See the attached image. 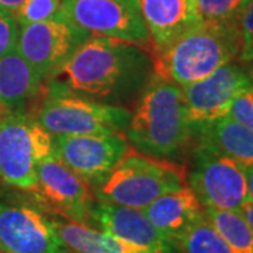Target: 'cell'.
<instances>
[{
  "label": "cell",
  "instance_id": "cell-33",
  "mask_svg": "<svg viewBox=\"0 0 253 253\" xmlns=\"http://www.w3.org/2000/svg\"><path fill=\"white\" fill-rule=\"evenodd\" d=\"M251 72H252V71H251Z\"/></svg>",
  "mask_w": 253,
  "mask_h": 253
},
{
  "label": "cell",
  "instance_id": "cell-22",
  "mask_svg": "<svg viewBox=\"0 0 253 253\" xmlns=\"http://www.w3.org/2000/svg\"><path fill=\"white\" fill-rule=\"evenodd\" d=\"M252 0H194L203 21H239Z\"/></svg>",
  "mask_w": 253,
  "mask_h": 253
},
{
  "label": "cell",
  "instance_id": "cell-21",
  "mask_svg": "<svg viewBox=\"0 0 253 253\" xmlns=\"http://www.w3.org/2000/svg\"><path fill=\"white\" fill-rule=\"evenodd\" d=\"M173 246L174 253H234L211 225L204 210L173 242Z\"/></svg>",
  "mask_w": 253,
  "mask_h": 253
},
{
  "label": "cell",
  "instance_id": "cell-6",
  "mask_svg": "<svg viewBox=\"0 0 253 253\" xmlns=\"http://www.w3.org/2000/svg\"><path fill=\"white\" fill-rule=\"evenodd\" d=\"M54 155L52 136L30 111L0 117V180L33 193L38 163Z\"/></svg>",
  "mask_w": 253,
  "mask_h": 253
},
{
  "label": "cell",
  "instance_id": "cell-4",
  "mask_svg": "<svg viewBox=\"0 0 253 253\" xmlns=\"http://www.w3.org/2000/svg\"><path fill=\"white\" fill-rule=\"evenodd\" d=\"M186 183L187 173L183 165L142 154L129 145L109 176L94 186V199L144 210L159 196Z\"/></svg>",
  "mask_w": 253,
  "mask_h": 253
},
{
  "label": "cell",
  "instance_id": "cell-16",
  "mask_svg": "<svg viewBox=\"0 0 253 253\" xmlns=\"http://www.w3.org/2000/svg\"><path fill=\"white\" fill-rule=\"evenodd\" d=\"M136 7L149 34V51L162 49L201 21L194 0H136Z\"/></svg>",
  "mask_w": 253,
  "mask_h": 253
},
{
  "label": "cell",
  "instance_id": "cell-9",
  "mask_svg": "<svg viewBox=\"0 0 253 253\" xmlns=\"http://www.w3.org/2000/svg\"><path fill=\"white\" fill-rule=\"evenodd\" d=\"M62 11L87 34L149 46V34L136 4L126 0H61Z\"/></svg>",
  "mask_w": 253,
  "mask_h": 253
},
{
  "label": "cell",
  "instance_id": "cell-17",
  "mask_svg": "<svg viewBox=\"0 0 253 253\" xmlns=\"http://www.w3.org/2000/svg\"><path fill=\"white\" fill-rule=\"evenodd\" d=\"M197 145L225 155L242 168L253 166V132L229 116L194 124Z\"/></svg>",
  "mask_w": 253,
  "mask_h": 253
},
{
  "label": "cell",
  "instance_id": "cell-5",
  "mask_svg": "<svg viewBox=\"0 0 253 253\" xmlns=\"http://www.w3.org/2000/svg\"><path fill=\"white\" fill-rule=\"evenodd\" d=\"M46 87V86H45ZM51 136L124 132L131 113L68 91L49 90L31 111Z\"/></svg>",
  "mask_w": 253,
  "mask_h": 253
},
{
  "label": "cell",
  "instance_id": "cell-3",
  "mask_svg": "<svg viewBox=\"0 0 253 253\" xmlns=\"http://www.w3.org/2000/svg\"><path fill=\"white\" fill-rule=\"evenodd\" d=\"M126 136L142 154L163 159L179 156L194 139L180 86L154 75L131 114Z\"/></svg>",
  "mask_w": 253,
  "mask_h": 253
},
{
  "label": "cell",
  "instance_id": "cell-28",
  "mask_svg": "<svg viewBox=\"0 0 253 253\" xmlns=\"http://www.w3.org/2000/svg\"><path fill=\"white\" fill-rule=\"evenodd\" d=\"M239 211L246 218V221L249 222V225L252 226L253 229V201H246L244 206L239 208Z\"/></svg>",
  "mask_w": 253,
  "mask_h": 253
},
{
  "label": "cell",
  "instance_id": "cell-19",
  "mask_svg": "<svg viewBox=\"0 0 253 253\" xmlns=\"http://www.w3.org/2000/svg\"><path fill=\"white\" fill-rule=\"evenodd\" d=\"M52 224L69 253H155L87 224L55 218Z\"/></svg>",
  "mask_w": 253,
  "mask_h": 253
},
{
  "label": "cell",
  "instance_id": "cell-12",
  "mask_svg": "<svg viewBox=\"0 0 253 253\" xmlns=\"http://www.w3.org/2000/svg\"><path fill=\"white\" fill-rule=\"evenodd\" d=\"M0 252L69 253L44 210L0 201Z\"/></svg>",
  "mask_w": 253,
  "mask_h": 253
},
{
  "label": "cell",
  "instance_id": "cell-30",
  "mask_svg": "<svg viewBox=\"0 0 253 253\" xmlns=\"http://www.w3.org/2000/svg\"><path fill=\"white\" fill-rule=\"evenodd\" d=\"M249 73V76H251V87H249V94H251V97H252L253 100V71L252 72H248Z\"/></svg>",
  "mask_w": 253,
  "mask_h": 253
},
{
  "label": "cell",
  "instance_id": "cell-34",
  "mask_svg": "<svg viewBox=\"0 0 253 253\" xmlns=\"http://www.w3.org/2000/svg\"><path fill=\"white\" fill-rule=\"evenodd\" d=\"M0 253H1V252H0Z\"/></svg>",
  "mask_w": 253,
  "mask_h": 253
},
{
  "label": "cell",
  "instance_id": "cell-32",
  "mask_svg": "<svg viewBox=\"0 0 253 253\" xmlns=\"http://www.w3.org/2000/svg\"><path fill=\"white\" fill-rule=\"evenodd\" d=\"M251 71H253V65H251ZM251 71H249V72H251Z\"/></svg>",
  "mask_w": 253,
  "mask_h": 253
},
{
  "label": "cell",
  "instance_id": "cell-29",
  "mask_svg": "<svg viewBox=\"0 0 253 253\" xmlns=\"http://www.w3.org/2000/svg\"><path fill=\"white\" fill-rule=\"evenodd\" d=\"M246 186H248V201H253V166L245 169Z\"/></svg>",
  "mask_w": 253,
  "mask_h": 253
},
{
  "label": "cell",
  "instance_id": "cell-2",
  "mask_svg": "<svg viewBox=\"0 0 253 253\" xmlns=\"http://www.w3.org/2000/svg\"><path fill=\"white\" fill-rule=\"evenodd\" d=\"M239 21H199L162 49L149 51L154 75L186 86L239 58Z\"/></svg>",
  "mask_w": 253,
  "mask_h": 253
},
{
  "label": "cell",
  "instance_id": "cell-24",
  "mask_svg": "<svg viewBox=\"0 0 253 253\" xmlns=\"http://www.w3.org/2000/svg\"><path fill=\"white\" fill-rule=\"evenodd\" d=\"M20 26L13 14L0 10V58L17 46Z\"/></svg>",
  "mask_w": 253,
  "mask_h": 253
},
{
  "label": "cell",
  "instance_id": "cell-25",
  "mask_svg": "<svg viewBox=\"0 0 253 253\" xmlns=\"http://www.w3.org/2000/svg\"><path fill=\"white\" fill-rule=\"evenodd\" d=\"M239 26L242 36L239 61L246 65H253V0L239 18Z\"/></svg>",
  "mask_w": 253,
  "mask_h": 253
},
{
  "label": "cell",
  "instance_id": "cell-15",
  "mask_svg": "<svg viewBox=\"0 0 253 253\" xmlns=\"http://www.w3.org/2000/svg\"><path fill=\"white\" fill-rule=\"evenodd\" d=\"M44 81L17 49L0 58V117L33 111L45 94Z\"/></svg>",
  "mask_w": 253,
  "mask_h": 253
},
{
  "label": "cell",
  "instance_id": "cell-18",
  "mask_svg": "<svg viewBox=\"0 0 253 253\" xmlns=\"http://www.w3.org/2000/svg\"><path fill=\"white\" fill-rule=\"evenodd\" d=\"M203 210L196 194L186 184L159 196L142 211L161 235L173 244Z\"/></svg>",
  "mask_w": 253,
  "mask_h": 253
},
{
  "label": "cell",
  "instance_id": "cell-7",
  "mask_svg": "<svg viewBox=\"0 0 253 253\" xmlns=\"http://www.w3.org/2000/svg\"><path fill=\"white\" fill-rule=\"evenodd\" d=\"M187 183L204 208L239 211L248 201L245 168L199 145L194 148V165Z\"/></svg>",
  "mask_w": 253,
  "mask_h": 253
},
{
  "label": "cell",
  "instance_id": "cell-11",
  "mask_svg": "<svg viewBox=\"0 0 253 253\" xmlns=\"http://www.w3.org/2000/svg\"><path fill=\"white\" fill-rule=\"evenodd\" d=\"M54 155L89 184L97 186L129 148L124 132L52 136Z\"/></svg>",
  "mask_w": 253,
  "mask_h": 253
},
{
  "label": "cell",
  "instance_id": "cell-14",
  "mask_svg": "<svg viewBox=\"0 0 253 253\" xmlns=\"http://www.w3.org/2000/svg\"><path fill=\"white\" fill-rule=\"evenodd\" d=\"M90 221V225L96 224L106 232L155 253H174L173 244L161 235V232L139 208L96 200L91 208Z\"/></svg>",
  "mask_w": 253,
  "mask_h": 253
},
{
  "label": "cell",
  "instance_id": "cell-20",
  "mask_svg": "<svg viewBox=\"0 0 253 253\" xmlns=\"http://www.w3.org/2000/svg\"><path fill=\"white\" fill-rule=\"evenodd\" d=\"M204 214L232 252L253 253V229L241 211L204 208Z\"/></svg>",
  "mask_w": 253,
  "mask_h": 253
},
{
  "label": "cell",
  "instance_id": "cell-23",
  "mask_svg": "<svg viewBox=\"0 0 253 253\" xmlns=\"http://www.w3.org/2000/svg\"><path fill=\"white\" fill-rule=\"evenodd\" d=\"M61 11V0H24L13 16L17 20L18 26H26L54 18Z\"/></svg>",
  "mask_w": 253,
  "mask_h": 253
},
{
  "label": "cell",
  "instance_id": "cell-10",
  "mask_svg": "<svg viewBox=\"0 0 253 253\" xmlns=\"http://www.w3.org/2000/svg\"><path fill=\"white\" fill-rule=\"evenodd\" d=\"M87 37L61 11L54 18L20 26L16 49L44 81Z\"/></svg>",
  "mask_w": 253,
  "mask_h": 253
},
{
  "label": "cell",
  "instance_id": "cell-13",
  "mask_svg": "<svg viewBox=\"0 0 253 253\" xmlns=\"http://www.w3.org/2000/svg\"><path fill=\"white\" fill-rule=\"evenodd\" d=\"M187 120L194 124L226 116L232 101L251 87V76L229 62L201 81L180 86Z\"/></svg>",
  "mask_w": 253,
  "mask_h": 253
},
{
  "label": "cell",
  "instance_id": "cell-27",
  "mask_svg": "<svg viewBox=\"0 0 253 253\" xmlns=\"http://www.w3.org/2000/svg\"><path fill=\"white\" fill-rule=\"evenodd\" d=\"M24 0H0V10L10 14H14V11L23 4Z\"/></svg>",
  "mask_w": 253,
  "mask_h": 253
},
{
  "label": "cell",
  "instance_id": "cell-26",
  "mask_svg": "<svg viewBox=\"0 0 253 253\" xmlns=\"http://www.w3.org/2000/svg\"><path fill=\"white\" fill-rule=\"evenodd\" d=\"M226 116L236 120L253 132V100L249 91L239 94L231 104Z\"/></svg>",
  "mask_w": 253,
  "mask_h": 253
},
{
  "label": "cell",
  "instance_id": "cell-8",
  "mask_svg": "<svg viewBox=\"0 0 253 253\" xmlns=\"http://www.w3.org/2000/svg\"><path fill=\"white\" fill-rule=\"evenodd\" d=\"M37 189L33 191L41 210L56 217L90 225L94 193L91 186L55 155L37 168Z\"/></svg>",
  "mask_w": 253,
  "mask_h": 253
},
{
  "label": "cell",
  "instance_id": "cell-1",
  "mask_svg": "<svg viewBox=\"0 0 253 253\" xmlns=\"http://www.w3.org/2000/svg\"><path fill=\"white\" fill-rule=\"evenodd\" d=\"M141 46L107 37H87L44 79L49 90L93 100H118L139 87L146 75Z\"/></svg>",
  "mask_w": 253,
  "mask_h": 253
},
{
  "label": "cell",
  "instance_id": "cell-31",
  "mask_svg": "<svg viewBox=\"0 0 253 253\" xmlns=\"http://www.w3.org/2000/svg\"><path fill=\"white\" fill-rule=\"evenodd\" d=\"M126 1H131V3H134V4H136V0H126Z\"/></svg>",
  "mask_w": 253,
  "mask_h": 253
}]
</instances>
